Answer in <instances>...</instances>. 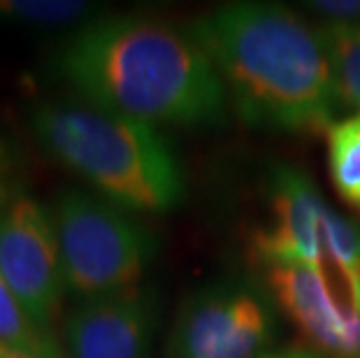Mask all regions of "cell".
<instances>
[{"mask_svg":"<svg viewBox=\"0 0 360 358\" xmlns=\"http://www.w3.org/2000/svg\"><path fill=\"white\" fill-rule=\"evenodd\" d=\"M51 70L79 101L154 128H219L231 103L210 56L188 30L112 14L75 28Z\"/></svg>","mask_w":360,"mask_h":358,"instance_id":"1","label":"cell"},{"mask_svg":"<svg viewBox=\"0 0 360 358\" xmlns=\"http://www.w3.org/2000/svg\"><path fill=\"white\" fill-rule=\"evenodd\" d=\"M186 30L247 126L309 135L333 126L340 101L319 26L279 5L226 3Z\"/></svg>","mask_w":360,"mask_h":358,"instance_id":"2","label":"cell"},{"mask_svg":"<svg viewBox=\"0 0 360 358\" xmlns=\"http://www.w3.org/2000/svg\"><path fill=\"white\" fill-rule=\"evenodd\" d=\"M28 126L47 156L130 215H167L186 196L177 151L160 128L84 101H40Z\"/></svg>","mask_w":360,"mask_h":358,"instance_id":"3","label":"cell"},{"mask_svg":"<svg viewBox=\"0 0 360 358\" xmlns=\"http://www.w3.org/2000/svg\"><path fill=\"white\" fill-rule=\"evenodd\" d=\"M68 293L82 300L142 284L158 242L142 221L107 198L63 188L51 203Z\"/></svg>","mask_w":360,"mask_h":358,"instance_id":"4","label":"cell"},{"mask_svg":"<svg viewBox=\"0 0 360 358\" xmlns=\"http://www.w3.org/2000/svg\"><path fill=\"white\" fill-rule=\"evenodd\" d=\"M277 333L270 288L249 277H224L181 302L167 338V358H263Z\"/></svg>","mask_w":360,"mask_h":358,"instance_id":"5","label":"cell"},{"mask_svg":"<svg viewBox=\"0 0 360 358\" xmlns=\"http://www.w3.org/2000/svg\"><path fill=\"white\" fill-rule=\"evenodd\" d=\"M270 210L272 224L256 238V254L265 265L340 263L360 272V226L337 215L302 170H274Z\"/></svg>","mask_w":360,"mask_h":358,"instance_id":"6","label":"cell"},{"mask_svg":"<svg viewBox=\"0 0 360 358\" xmlns=\"http://www.w3.org/2000/svg\"><path fill=\"white\" fill-rule=\"evenodd\" d=\"M267 286L300 333L330 358H360V272L347 265L274 263Z\"/></svg>","mask_w":360,"mask_h":358,"instance_id":"7","label":"cell"},{"mask_svg":"<svg viewBox=\"0 0 360 358\" xmlns=\"http://www.w3.org/2000/svg\"><path fill=\"white\" fill-rule=\"evenodd\" d=\"M0 275L33 321L51 331L68 288L51 210L30 193H14L0 210Z\"/></svg>","mask_w":360,"mask_h":358,"instance_id":"8","label":"cell"},{"mask_svg":"<svg viewBox=\"0 0 360 358\" xmlns=\"http://www.w3.org/2000/svg\"><path fill=\"white\" fill-rule=\"evenodd\" d=\"M160 319L158 291L137 284L82 300L63 319L68 358H149Z\"/></svg>","mask_w":360,"mask_h":358,"instance_id":"9","label":"cell"},{"mask_svg":"<svg viewBox=\"0 0 360 358\" xmlns=\"http://www.w3.org/2000/svg\"><path fill=\"white\" fill-rule=\"evenodd\" d=\"M328 167L342 200L360 212V112L328 128Z\"/></svg>","mask_w":360,"mask_h":358,"instance_id":"10","label":"cell"},{"mask_svg":"<svg viewBox=\"0 0 360 358\" xmlns=\"http://www.w3.org/2000/svg\"><path fill=\"white\" fill-rule=\"evenodd\" d=\"M96 14L82 0H0V24L17 28H79Z\"/></svg>","mask_w":360,"mask_h":358,"instance_id":"11","label":"cell"},{"mask_svg":"<svg viewBox=\"0 0 360 358\" xmlns=\"http://www.w3.org/2000/svg\"><path fill=\"white\" fill-rule=\"evenodd\" d=\"M0 345L33 354L65 356L63 342L53 335V331L33 321L3 275H0Z\"/></svg>","mask_w":360,"mask_h":358,"instance_id":"12","label":"cell"},{"mask_svg":"<svg viewBox=\"0 0 360 358\" xmlns=\"http://www.w3.org/2000/svg\"><path fill=\"white\" fill-rule=\"evenodd\" d=\"M319 28L330 56L337 101L360 112V21L323 24Z\"/></svg>","mask_w":360,"mask_h":358,"instance_id":"13","label":"cell"},{"mask_svg":"<svg viewBox=\"0 0 360 358\" xmlns=\"http://www.w3.org/2000/svg\"><path fill=\"white\" fill-rule=\"evenodd\" d=\"M304 7L326 17L328 24H358L360 21V0H316Z\"/></svg>","mask_w":360,"mask_h":358,"instance_id":"14","label":"cell"},{"mask_svg":"<svg viewBox=\"0 0 360 358\" xmlns=\"http://www.w3.org/2000/svg\"><path fill=\"white\" fill-rule=\"evenodd\" d=\"M12 186H10V158L5 156V151L0 149V210L5 207L7 200H10Z\"/></svg>","mask_w":360,"mask_h":358,"instance_id":"15","label":"cell"},{"mask_svg":"<svg viewBox=\"0 0 360 358\" xmlns=\"http://www.w3.org/2000/svg\"><path fill=\"white\" fill-rule=\"evenodd\" d=\"M263 358H321L311 349H279V352H270Z\"/></svg>","mask_w":360,"mask_h":358,"instance_id":"16","label":"cell"},{"mask_svg":"<svg viewBox=\"0 0 360 358\" xmlns=\"http://www.w3.org/2000/svg\"><path fill=\"white\" fill-rule=\"evenodd\" d=\"M0 358H65V356H47V354H33V352H21V349H12L0 345Z\"/></svg>","mask_w":360,"mask_h":358,"instance_id":"17","label":"cell"}]
</instances>
